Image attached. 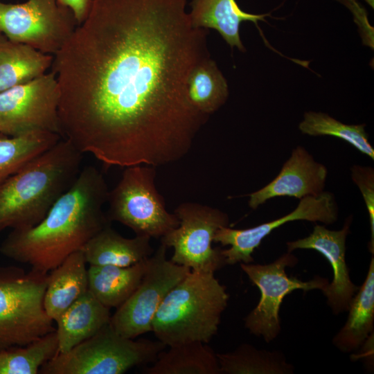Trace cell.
I'll list each match as a JSON object with an SVG mask.
<instances>
[{"label":"cell","instance_id":"1","mask_svg":"<svg viewBox=\"0 0 374 374\" xmlns=\"http://www.w3.org/2000/svg\"><path fill=\"white\" fill-rule=\"evenodd\" d=\"M187 2L96 0L53 55L62 138L106 168L178 161L209 117L186 93L210 57Z\"/></svg>","mask_w":374,"mask_h":374},{"label":"cell","instance_id":"2","mask_svg":"<svg viewBox=\"0 0 374 374\" xmlns=\"http://www.w3.org/2000/svg\"><path fill=\"white\" fill-rule=\"evenodd\" d=\"M109 191L100 170L84 167L38 224L12 229L0 245L1 253L48 273L111 224L103 211Z\"/></svg>","mask_w":374,"mask_h":374},{"label":"cell","instance_id":"3","mask_svg":"<svg viewBox=\"0 0 374 374\" xmlns=\"http://www.w3.org/2000/svg\"><path fill=\"white\" fill-rule=\"evenodd\" d=\"M83 154L61 139L0 184V231L38 224L74 183Z\"/></svg>","mask_w":374,"mask_h":374},{"label":"cell","instance_id":"4","mask_svg":"<svg viewBox=\"0 0 374 374\" xmlns=\"http://www.w3.org/2000/svg\"><path fill=\"white\" fill-rule=\"evenodd\" d=\"M229 299L215 273L190 270L163 299L153 318L152 332L166 346L208 344L218 330Z\"/></svg>","mask_w":374,"mask_h":374},{"label":"cell","instance_id":"5","mask_svg":"<svg viewBox=\"0 0 374 374\" xmlns=\"http://www.w3.org/2000/svg\"><path fill=\"white\" fill-rule=\"evenodd\" d=\"M48 275L0 267V349L26 346L55 331L44 307Z\"/></svg>","mask_w":374,"mask_h":374},{"label":"cell","instance_id":"6","mask_svg":"<svg viewBox=\"0 0 374 374\" xmlns=\"http://www.w3.org/2000/svg\"><path fill=\"white\" fill-rule=\"evenodd\" d=\"M159 340H134L118 333L110 323L70 350L46 362L40 374H122L153 363L166 348Z\"/></svg>","mask_w":374,"mask_h":374},{"label":"cell","instance_id":"7","mask_svg":"<svg viewBox=\"0 0 374 374\" xmlns=\"http://www.w3.org/2000/svg\"><path fill=\"white\" fill-rule=\"evenodd\" d=\"M155 166L135 165L125 167L116 186L108 193L106 213L115 221L131 229L136 235L161 238L177 227L179 220L169 213L159 193Z\"/></svg>","mask_w":374,"mask_h":374},{"label":"cell","instance_id":"8","mask_svg":"<svg viewBox=\"0 0 374 374\" xmlns=\"http://www.w3.org/2000/svg\"><path fill=\"white\" fill-rule=\"evenodd\" d=\"M177 227L161 238L173 248L172 262L198 272H213L226 265L222 249L213 247L216 231L227 226L229 218L220 209L195 202H183L174 211Z\"/></svg>","mask_w":374,"mask_h":374},{"label":"cell","instance_id":"9","mask_svg":"<svg viewBox=\"0 0 374 374\" xmlns=\"http://www.w3.org/2000/svg\"><path fill=\"white\" fill-rule=\"evenodd\" d=\"M78 26L73 12L57 0L0 1V32L44 53H57Z\"/></svg>","mask_w":374,"mask_h":374},{"label":"cell","instance_id":"10","mask_svg":"<svg viewBox=\"0 0 374 374\" xmlns=\"http://www.w3.org/2000/svg\"><path fill=\"white\" fill-rule=\"evenodd\" d=\"M60 98L53 71L0 92V133L18 136L44 131L62 137Z\"/></svg>","mask_w":374,"mask_h":374},{"label":"cell","instance_id":"11","mask_svg":"<svg viewBox=\"0 0 374 374\" xmlns=\"http://www.w3.org/2000/svg\"><path fill=\"white\" fill-rule=\"evenodd\" d=\"M298 258L287 252L267 265L240 263V267L251 283L260 291V299L256 308L244 319V326L265 341H273L280 331L279 310L285 296L296 290L304 292L322 290L328 283L327 278L317 276L308 281L289 277L287 267H294Z\"/></svg>","mask_w":374,"mask_h":374},{"label":"cell","instance_id":"12","mask_svg":"<svg viewBox=\"0 0 374 374\" xmlns=\"http://www.w3.org/2000/svg\"><path fill=\"white\" fill-rule=\"evenodd\" d=\"M167 249L161 243L148 258L139 285L112 316L110 324L122 336L135 339L152 332L153 318L163 299L190 271L188 267L168 260Z\"/></svg>","mask_w":374,"mask_h":374},{"label":"cell","instance_id":"13","mask_svg":"<svg viewBox=\"0 0 374 374\" xmlns=\"http://www.w3.org/2000/svg\"><path fill=\"white\" fill-rule=\"evenodd\" d=\"M338 213V206L333 194L323 191L318 195L301 199L294 211L273 221L244 229L222 226L216 231L213 242L230 246L222 251L226 265L251 263L253 262L252 253L254 250L275 229L295 220L330 224L337 221Z\"/></svg>","mask_w":374,"mask_h":374},{"label":"cell","instance_id":"14","mask_svg":"<svg viewBox=\"0 0 374 374\" xmlns=\"http://www.w3.org/2000/svg\"><path fill=\"white\" fill-rule=\"evenodd\" d=\"M352 217H348L339 231L329 230L316 224L306 238L287 242V252L300 249H314L321 253L330 262L333 279L321 290L327 303L335 314L348 310L350 302L359 287L350 280L346 262V240L350 233Z\"/></svg>","mask_w":374,"mask_h":374},{"label":"cell","instance_id":"15","mask_svg":"<svg viewBox=\"0 0 374 374\" xmlns=\"http://www.w3.org/2000/svg\"><path fill=\"white\" fill-rule=\"evenodd\" d=\"M328 175L326 167L314 160L305 148L298 146L278 175L268 184L249 194V206L256 209L267 200L281 196L302 199L322 192Z\"/></svg>","mask_w":374,"mask_h":374},{"label":"cell","instance_id":"16","mask_svg":"<svg viewBox=\"0 0 374 374\" xmlns=\"http://www.w3.org/2000/svg\"><path fill=\"white\" fill-rule=\"evenodd\" d=\"M110 309L88 290L55 320L58 353H66L96 334L111 321Z\"/></svg>","mask_w":374,"mask_h":374},{"label":"cell","instance_id":"17","mask_svg":"<svg viewBox=\"0 0 374 374\" xmlns=\"http://www.w3.org/2000/svg\"><path fill=\"white\" fill-rule=\"evenodd\" d=\"M150 240L148 236L141 235L125 238L109 224L90 238L81 251L89 265L128 267L153 254Z\"/></svg>","mask_w":374,"mask_h":374},{"label":"cell","instance_id":"18","mask_svg":"<svg viewBox=\"0 0 374 374\" xmlns=\"http://www.w3.org/2000/svg\"><path fill=\"white\" fill-rule=\"evenodd\" d=\"M81 250L69 255L48 272L44 296V307L55 320L71 304L89 290L88 271Z\"/></svg>","mask_w":374,"mask_h":374},{"label":"cell","instance_id":"19","mask_svg":"<svg viewBox=\"0 0 374 374\" xmlns=\"http://www.w3.org/2000/svg\"><path fill=\"white\" fill-rule=\"evenodd\" d=\"M188 12L195 28L217 30L231 48L244 52L240 36L243 21H251L260 30L258 21H264L269 14L255 15L242 10L235 0H192Z\"/></svg>","mask_w":374,"mask_h":374},{"label":"cell","instance_id":"20","mask_svg":"<svg viewBox=\"0 0 374 374\" xmlns=\"http://www.w3.org/2000/svg\"><path fill=\"white\" fill-rule=\"evenodd\" d=\"M147 264L148 258L128 267L89 265V290L107 308H118L139 285Z\"/></svg>","mask_w":374,"mask_h":374},{"label":"cell","instance_id":"21","mask_svg":"<svg viewBox=\"0 0 374 374\" xmlns=\"http://www.w3.org/2000/svg\"><path fill=\"white\" fill-rule=\"evenodd\" d=\"M53 55L9 39L0 32V92L46 73Z\"/></svg>","mask_w":374,"mask_h":374},{"label":"cell","instance_id":"22","mask_svg":"<svg viewBox=\"0 0 374 374\" xmlns=\"http://www.w3.org/2000/svg\"><path fill=\"white\" fill-rule=\"evenodd\" d=\"M348 310L349 314L346 323L332 339L333 344L344 353L357 350L373 331V255L365 280L353 296Z\"/></svg>","mask_w":374,"mask_h":374},{"label":"cell","instance_id":"23","mask_svg":"<svg viewBox=\"0 0 374 374\" xmlns=\"http://www.w3.org/2000/svg\"><path fill=\"white\" fill-rule=\"evenodd\" d=\"M161 350L145 374H220L217 357L213 350L201 341L169 346Z\"/></svg>","mask_w":374,"mask_h":374},{"label":"cell","instance_id":"24","mask_svg":"<svg viewBox=\"0 0 374 374\" xmlns=\"http://www.w3.org/2000/svg\"><path fill=\"white\" fill-rule=\"evenodd\" d=\"M186 93L190 104L207 116L226 103L229 96L226 80L210 57L200 62L191 71L187 81Z\"/></svg>","mask_w":374,"mask_h":374},{"label":"cell","instance_id":"25","mask_svg":"<svg viewBox=\"0 0 374 374\" xmlns=\"http://www.w3.org/2000/svg\"><path fill=\"white\" fill-rule=\"evenodd\" d=\"M61 139L57 134L44 131L0 138V184Z\"/></svg>","mask_w":374,"mask_h":374},{"label":"cell","instance_id":"26","mask_svg":"<svg viewBox=\"0 0 374 374\" xmlns=\"http://www.w3.org/2000/svg\"><path fill=\"white\" fill-rule=\"evenodd\" d=\"M216 355L221 373H292L293 370L282 354L257 350L247 344L233 352Z\"/></svg>","mask_w":374,"mask_h":374},{"label":"cell","instance_id":"27","mask_svg":"<svg viewBox=\"0 0 374 374\" xmlns=\"http://www.w3.org/2000/svg\"><path fill=\"white\" fill-rule=\"evenodd\" d=\"M58 353L56 332L24 346L0 349V374H38L40 368Z\"/></svg>","mask_w":374,"mask_h":374},{"label":"cell","instance_id":"28","mask_svg":"<svg viewBox=\"0 0 374 374\" xmlns=\"http://www.w3.org/2000/svg\"><path fill=\"white\" fill-rule=\"evenodd\" d=\"M299 128L310 136H332L352 145L362 153L374 159V149L370 143L365 125H346L323 112H308Z\"/></svg>","mask_w":374,"mask_h":374},{"label":"cell","instance_id":"29","mask_svg":"<svg viewBox=\"0 0 374 374\" xmlns=\"http://www.w3.org/2000/svg\"><path fill=\"white\" fill-rule=\"evenodd\" d=\"M351 177L363 196L369 215L371 240L370 252L374 253V170L372 167L354 165L351 168Z\"/></svg>","mask_w":374,"mask_h":374},{"label":"cell","instance_id":"30","mask_svg":"<svg viewBox=\"0 0 374 374\" xmlns=\"http://www.w3.org/2000/svg\"><path fill=\"white\" fill-rule=\"evenodd\" d=\"M73 13L78 25L88 17L96 0H57Z\"/></svg>","mask_w":374,"mask_h":374},{"label":"cell","instance_id":"31","mask_svg":"<svg viewBox=\"0 0 374 374\" xmlns=\"http://www.w3.org/2000/svg\"><path fill=\"white\" fill-rule=\"evenodd\" d=\"M372 8H373V0H365Z\"/></svg>","mask_w":374,"mask_h":374}]
</instances>
